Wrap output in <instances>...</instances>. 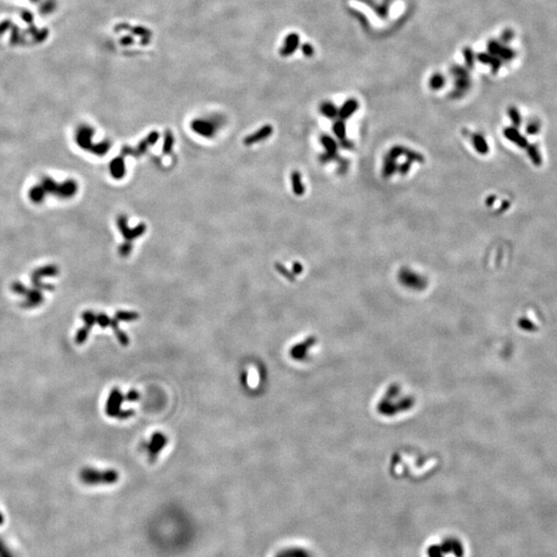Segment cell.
<instances>
[{
  "mask_svg": "<svg viewBox=\"0 0 557 557\" xmlns=\"http://www.w3.org/2000/svg\"><path fill=\"white\" fill-rule=\"evenodd\" d=\"M82 318L85 321V326L82 327L75 335V343L78 345L84 344L86 342L89 335V332L91 331L93 326L96 324V315H94V313L92 312L88 311L83 313Z\"/></svg>",
  "mask_w": 557,
  "mask_h": 557,
  "instance_id": "10",
  "label": "cell"
},
{
  "mask_svg": "<svg viewBox=\"0 0 557 557\" xmlns=\"http://www.w3.org/2000/svg\"><path fill=\"white\" fill-rule=\"evenodd\" d=\"M405 156L407 157V160H409V161H411V162H419V163H422V162H424V160H425V159H424V156L422 155V154H420V153H418V152H416V151L409 150V149H407V151H406V153H405Z\"/></svg>",
  "mask_w": 557,
  "mask_h": 557,
  "instance_id": "28",
  "label": "cell"
},
{
  "mask_svg": "<svg viewBox=\"0 0 557 557\" xmlns=\"http://www.w3.org/2000/svg\"><path fill=\"white\" fill-rule=\"evenodd\" d=\"M273 127L271 125H264L263 127H261L259 130H257L256 132L250 134V136L246 137L244 139V145L246 146H251L254 145V143L257 142H260L264 139H266L267 138H270L272 134H273Z\"/></svg>",
  "mask_w": 557,
  "mask_h": 557,
  "instance_id": "12",
  "label": "cell"
},
{
  "mask_svg": "<svg viewBox=\"0 0 557 557\" xmlns=\"http://www.w3.org/2000/svg\"><path fill=\"white\" fill-rule=\"evenodd\" d=\"M276 270L278 272V274H281L284 278H286L287 280H289L290 282H294V280H295L294 275H293L292 273H290L289 271H288L287 268H286L283 264L277 262V263H276Z\"/></svg>",
  "mask_w": 557,
  "mask_h": 557,
  "instance_id": "30",
  "label": "cell"
},
{
  "mask_svg": "<svg viewBox=\"0 0 557 557\" xmlns=\"http://www.w3.org/2000/svg\"><path fill=\"white\" fill-rule=\"evenodd\" d=\"M451 73H452L453 78H455L454 96L455 97H460V96H463L470 87V80L468 72L466 70L463 69V67L453 66L452 69H451Z\"/></svg>",
  "mask_w": 557,
  "mask_h": 557,
  "instance_id": "6",
  "label": "cell"
},
{
  "mask_svg": "<svg viewBox=\"0 0 557 557\" xmlns=\"http://www.w3.org/2000/svg\"><path fill=\"white\" fill-rule=\"evenodd\" d=\"M488 50L489 53L493 56H501L502 58H504L505 60H509V59H512L513 56H514V52L510 49H508V47L503 46L501 44L491 41L490 43L488 44Z\"/></svg>",
  "mask_w": 557,
  "mask_h": 557,
  "instance_id": "14",
  "label": "cell"
},
{
  "mask_svg": "<svg viewBox=\"0 0 557 557\" xmlns=\"http://www.w3.org/2000/svg\"><path fill=\"white\" fill-rule=\"evenodd\" d=\"M277 557H312L310 552L301 548H293V549H287L281 552Z\"/></svg>",
  "mask_w": 557,
  "mask_h": 557,
  "instance_id": "24",
  "label": "cell"
},
{
  "mask_svg": "<svg viewBox=\"0 0 557 557\" xmlns=\"http://www.w3.org/2000/svg\"><path fill=\"white\" fill-rule=\"evenodd\" d=\"M118 227L120 229V232L122 233V235L124 236V238L126 239L127 242H131L134 241V239L141 236L142 234H145L146 230H147V226L146 224L140 223L139 225H138L137 227L134 228H129L128 224H127V218L125 216H119L118 217Z\"/></svg>",
  "mask_w": 557,
  "mask_h": 557,
  "instance_id": "7",
  "label": "cell"
},
{
  "mask_svg": "<svg viewBox=\"0 0 557 557\" xmlns=\"http://www.w3.org/2000/svg\"><path fill=\"white\" fill-rule=\"evenodd\" d=\"M139 314L136 312H127V311H120L116 315L115 318L118 321H133L139 319Z\"/></svg>",
  "mask_w": 557,
  "mask_h": 557,
  "instance_id": "27",
  "label": "cell"
},
{
  "mask_svg": "<svg viewBox=\"0 0 557 557\" xmlns=\"http://www.w3.org/2000/svg\"><path fill=\"white\" fill-rule=\"evenodd\" d=\"M440 547L444 555L452 554L455 557L464 556V544L456 539V537H447V539H444L440 544Z\"/></svg>",
  "mask_w": 557,
  "mask_h": 557,
  "instance_id": "9",
  "label": "cell"
},
{
  "mask_svg": "<svg viewBox=\"0 0 557 557\" xmlns=\"http://www.w3.org/2000/svg\"><path fill=\"white\" fill-rule=\"evenodd\" d=\"M472 141H473V145H474L476 151L479 153V154H482V155L487 154L488 151H489L488 143L486 142L485 139L481 136V134H474Z\"/></svg>",
  "mask_w": 557,
  "mask_h": 557,
  "instance_id": "20",
  "label": "cell"
},
{
  "mask_svg": "<svg viewBox=\"0 0 557 557\" xmlns=\"http://www.w3.org/2000/svg\"><path fill=\"white\" fill-rule=\"evenodd\" d=\"M126 399L119 389H114L107 401L105 412L110 417H118L120 419H126L133 415L132 411H121L122 402Z\"/></svg>",
  "mask_w": 557,
  "mask_h": 557,
  "instance_id": "3",
  "label": "cell"
},
{
  "mask_svg": "<svg viewBox=\"0 0 557 557\" xmlns=\"http://www.w3.org/2000/svg\"><path fill=\"white\" fill-rule=\"evenodd\" d=\"M478 60L484 64H490L493 72H496L499 70V67H501V60H498V58H496L493 55L481 53L478 55Z\"/></svg>",
  "mask_w": 557,
  "mask_h": 557,
  "instance_id": "21",
  "label": "cell"
},
{
  "mask_svg": "<svg viewBox=\"0 0 557 557\" xmlns=\"http://www.w3.org/2000/svg\"><path fill=\"white\" fill-rule=\"evenodd\" d=\"M512 37H513V32L511 30H506L502 35V40L504 42H509L510 40H512Z\"/></svg>",
  "mask_w": 557,
  "mask_h": 557,
  "instance_id": "39",
  "label": "cell"
},
{
  "mask_svg": "<svg viewBox=\"0 0 557 557\" xmlns=\"http://www.w3.org/2000/svg\"><path fill=\"white\" fill-rule=\"evenodd\" d=\"M359 108V103L355 98H350L345 101L344 104L339 110V117L342 120L349 119L354 113H356Z\"/></svg>",
  "mask_w": 557,
  "mask_h": 557,
  "instance_id": "15",
  "label": "cell"
},
{
  "mask_svg": "<svg viewBox=\"0 0 557 557\" xmlns=\"http://www.w3.org/2000/svg\"><path fill=\"white\" fill-rule=\"evenodd\" d=\"M340 145H341V147H342L343 149H345V150H352V148H353V146H354L353 142H352L351 140L347 139H345L341 140V141H340Z\"/></svg>",
  "mask_w": 557,
  "mask_h": 557,
  "instance_id": "37",
  "label": "cell"
},
{
  "mask_svg": "<svg viewBox=\"0 0 557 557\" xmlns=\"http://www.w3.org/2000/svg\"><path fill=\"white\" fill-rule=\"evenodd\" d=\"M446 80L445 76L441 73H435L430 76L428 81V86L431 90H440L445 86Z\"/></svg>",
  "mask_w": 557,
  "mask_h": 557,
  "instance_id": "22",
  "label": "cell"
},
{
  "mask_svg": "<svg viewBox=\"0 0 557 557\" xmlns=\"http://www.w3.org/2000/svg\"><path fill=\"white\" fill-rule=\"evenodd\" d=\"M174 145H175V138L172 136L170 130H166L164 133V141H163V147H162L163 153H164V154H169Z\"/></svg>",
  "mask_w": 557,
  "mask_h": 557,
  "instance_id": "25",
  "label": "cell"
},
{
  "mask_svg": "<svg viewBox=\"0 0 557 557\" xmlns=\"http://www.w3.org/2000/svg\"><path fill=\"white\" fill-rule=\"evenodd\" d=\"M396 161H397L396 159L392 158L388 154L385 155V158H384V162H383V169H382L384 178H390L395 174L396 170H397Z\"/></svg>",
  "mask_w": 557,
  "mask_h": 557,
  "instance_id": "17",
  "label": "cell"
},
{
  "mask_svg": "<svg viewBox=\"0 0 557 557\" xmlns=\"http://www.w3.org/2000/svg\"><path fill=\"white\" fill-rule=\"evenodd\" d=\"M505 136L508 139L517 143L518 146L524 147L525 146V139L518 133L514 128H508L505 130Z\"/></svg>",
  "mask_w": 557,
  "mask_h": 557,
  "instance_id": "23",
  "label": "cell"
},
{
  "mask_svg": "<svg viewBox=\"0 0 557 557\" xmlns=\"http://www.w3.org/2000/svg\"><path fill=\"white\" fill-rule=\"evenodd\" d=\"M509 116H510L511 120H512L516 125L519 124L520 121H521L519 114H518V112H517V110H516L515 108H510V109H509Z\"/></svg>",
  "mask_w": 557,
  "mask_h": 557,
  "instance_id": "34",
  "label": "cell"
},
{
  "mask_svg": "<svg viewBox=\"0 0 557 557\" xmlns=\"http://www.w3.org/2000/svg\"><path fill=\"white\" fill-rule=\"evenodd\" d=\"M82 482L88 485L96 484H113L118 481L119 475L114 469L109 470H98L95 468L86 467L82 469L80 474Z\"/></svg>",
  "mask_w": 557,
  "mask_h": 557,
  "instance_id": "1",
  "label": "cell"
},
{
  "mask_svg": "<svg viewBox=\"0 0 557 557\" xmlns=\"http://www.w3.org/2000/svg\"><path fill=\"white\" fill-rule=\"evenodd\" d=\"M291 184H292V190H293V193L297 196H302L304 194L305 189L304 186L302 184V175L299 170H294L292 171L291 174Z\"/></svg>",
  "mask_w": 557,
  "mask_h": 557,
  "instance_id": "18",
  "label": "cell"
},
{
  "mask_svg": "<svg viewBox=\"0 0 557 557\" xmlns=\"http://www.w3.org/2000/svg\"><path fill=\"white\" fill-rule=\"evenodd\" d=\"M332 130L335 134V137L340 139V141L346 139V124L344 120L340 119L338 121H335L333 124Z\"/></svg>",
  "mask_w": 557,
  "mask_h": 557,
  "instance_id": "26",
  "label": "cell"
},
{
  "mask_svg": "<svg viewBox=\"0 0 557 557\" xmlns=\"http://www.w3.org/2000/svg\"><path fill=\"white\" fill-rule=\"evenodd\" d=\"M411 164H412V162L409 160H407L406 162H403L399 167H397V170L399 171V174L402 176L407 175L410 170V168H411Z\"/></svg>",
  "mask_w": 557,
  "mask_h": 557,
  "instance_id": "35",
  "label": "cell"
},
{
  "mask_svg": "<svg viewBox=\"0 0 557 557\" xmlns=\"http://www.w3.org/2000/svg\"><path fill=\"white\" fill-rule=\"evenodd\" d=\"M131 251H132V246H131L130 242L124 243L119 248V253L122 257H127L131 253Z\"/></svg>",
  "mask_w": 557,
  "mask_h": 557,
  "instance_id": "33",
  "label": "cell"
},
{
  "mask_svg": "<svg viewBox=\"0 0 557 557\" xmlns=\"http://www.w3.org/2000/svg\"><path fill=\"white\" fill-rule=\"evenodd\" d=\"M92 136H93V130L91 128L83 127L78 134L79 145L83 149L89 150L98 156H102L105 154V153L109 152L110 143L108 141H103L101 143H98V145H93L91 141Z\"/></svg>",
  "mask_w": 557,
  "mask_h": 557,
  "instance_id": "2",
  "label": "cell"
},
{
  "mask_svg": "<svg viewBox=\"0 0 557 557\" xmlns=\"http://www.w3.org/2000/svg\"><path fill=\"white\" fill-rule=\"evenodd\" d=\"M159 139V133L157 131H152L148 134L146 139H143L137 148H130V147H123L122 149V156H134L139 158L142 154H145L148 147L153 146L157 142Z\"/></svg>",
  "mask_w": 557,
  "mask_h": 557,
  "instance_id": "5",
  "label": "cell"
},
{
  "mask_svg": "<svg viewBox=\"0 0 557 557\" xmlns=\"http://www.w3.org/2000/svg\"><path fill=\"white\" fill-rule=\"evenodd\" d=\"M463 54L464 56V60H465L467 67H469V69H473L474 64H475V55H474L472 49H469V47H464V49L463 50Z\"/></svg>",
  "mask_w": 557,
  "mask_h": 557,
  "instance_id": "29",
  "label": "cell"
},
{
  "mask_svg": "<svg viewBox=\"0 0 557 557\" xmlns=\"http://www.w3.org/2000/svg\"><path fill=\"white\" fill-rule=\"evenodd\" d=\"M320 142L325 149V153L323 155L320 156V161L323 163H327V162L333 161L334 159H337L338 149H339L337 141H335L329 136H326V134H324V136H322L320 138Z\"/></svg>",
  "mask_w": 557,
  "mask_h": 557,
  "instance_id": "8",
  "label": "cell"
},
{
  "mask_svg": "<svg viewBox=\"0 0 557 557\" xmlns=\"http://www.w3.org/2000/svg\"><path fill=\"white\" fill-rule=\"evenodd\" d=\"M167 443V439L161 433H156L152 436L150 443L148 444V453L151 457H156L160 451L164 448Z\"/></svg>",
  "mask_w": 557,
  "mask_h": 557,
  "instance_id": "13",
  "label": "cell"
},
{
  "mask_svg": "<svg viewBox=\"0 0 557 557\" xmlns=\"http://www.w3.org/2000/svg\"><path fill=\"white\" fill-rule=\"evenodd\" d=\"M320 113L325 118L334 119L339 116V109L332 102L325 101L320 105Z\"/></svg>",
  "mask_w": 557,
  "mask_h": 557,
  "instance_id": "19",
  "label": "cell"
},
{
  "mask_svg": "<svg viewBox=\"0 0 557 557\" xmlns=\"http://www.w3.org/2000/svg\"><path fill=\"white\" fill-rule=\"evenodd\" d=\"M426 552L428 557H444V553L441 552V547L438 544L429 546Z\"/></svg>",
  "mask_w": 557,
  "mask_h": 557,
  "instance_id": "32",
  "label": "cell"
},
{
  "mask_svg": "<svg viewBox=\"0 0 557 557\" xmlns=\"http://www.w3.org/2000/svg\"><path fill=\"white\" fill-rule=\"evenodd\" d=\"M302 271H303V267H302L301 262L295 261L292 264V274L293 275H301L302 273Z\"/></svg>",
  "mask_w": 557,
  "mask_h": 557,
  "instance_id": "36",
  "label": "cell"
},
{
  "mask_svg": "<svg viewBox=\"0 0 557 557\" xmlns=\"http://www.w3.org/2000/svg\"><path fill=\"white\" fill-rule=\"evenodd\" d=\"M191 128L195 133H197L198 136H201L204 138H212L216 131L215 125L212 122L201 119H197L192 122Z\"/></svg>",
  "mask_w": 557,
  "mask_h": 557,
  "instance_id": "11",
  "label": "cell"
},
{
  "mask_svg": "<svg viewBox=\"0 0 557 557\" xmlns=\"http://www.w3.org/2000/svg\"><path fill=\"white\" fill-rule=\"evenodd\" d=\"M299 42H300V38H299V36L295 35V34H292V35H290V36H289V38H288V43H287V50H286V53H287V54H290V53H292V52H293V51L296 49V46H299Z\"/></svg>",
  "mask_w": 557,
  "mask_h": 557,
  "instance_id": "31",
  "label": "cell"
},
{
  "mask_svg": "<svg viewBox=\"0 0 557 557\" xmlns=\"http://www.w3.org/2000/svg\"><path fill=\"white\" fill-rule=\"evenodd\" d=\"M110 170H111V175L114 179L120 180L125 177V175H126V167H125V161L122 155L116 157L111 162Z\"/></svg>",
  "mask_w": 557,
  "mask_h": 557,
  "instance_id": "16",
  "label": "cell"
},
{
  "mask_svg": "<svg viewBox=\"0 0 557 557\" xmlns=\"http://www.w3.org/2000/svg\"><path fill=\"white\" fill-rule=\"evenodd\" d=\"M302 52L306 55V56H312L314 53V49L310 46V45H304L302 46Z\"/></svg>",
  "mask_w": 557,
  "mask_h": 557,
  "instance_id": "38",
  "label": "cell"
},
{
  "mask_svg": "<svg viewBox=\"0 0 557 557\" xmlns=\"http://www.w3.org/2000/svg\"><path fill=\"white\" fill-rule=\"evenodd\" d=\"M399 282L408 288H413L416 290L424 289L427 285V281L424 277L417 274L416 272L410 270V268H401L398 274Z\"/></svg>",
  "mask_w": 557,
  "mask_h": 557,
  "instance_id": "4",
  "label": "cell"
}]
</instances>
